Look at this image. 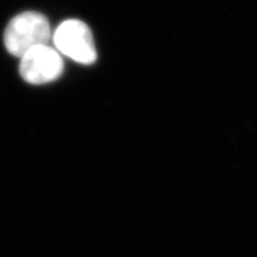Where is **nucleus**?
Returning <instances> with one entry per match:
<instances>
[{
    "label": "nucleus",
    "mask_w": 257,
    "mask_h": 257,
    "mask_svg": "<svg viewBox=\"0 0 257 257\" xmlns=\"http://www.w3.org/2000/svg\"><path fill=\"white\" fill-rule=\"evenodd\" d=\"M21 59L20 73L29 84L51 83L62 74L63 60L61 56L48 45L34 47Z\"/></svg>",
    "instance_id": "7ed1b4c3"
},
{
    "label": "nucleus",
    "mask_w": 257,
    "mask_h": 257,
    "mask_svg": "<svg viewBox=\"0 0 257 257\" xmlns=\"http://www.w3.org/2000/svg\"><path fill=\"white\" fill-rule=\"evenodd\" d=\"M52 31L44 15L37 12H24L11 20L5 31L7 51L16 57L40 45H47Z\"/></svg>",
    "instance_id": "f257e3e1"
},
{
    "label": "nucleus",
    "mask_w": 257,
    "mask_h": 257,
    "mask_svg": "<svg viewBox=\"0 0 257 257\" xmlns=\"http://www.w3.org/2000/svg\"><path fill=\"white\" fill-rule=\"evenodd\" d=\"M53 40L60 53L78 63L91 64L96 60L91 30L82 21H64L56 29Z\"/></svg>",
    "instance_id": "f03ea898"
}]
</instances>
